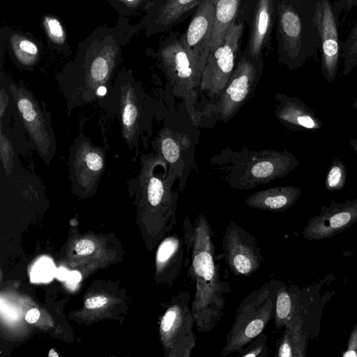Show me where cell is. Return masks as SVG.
I'll return each instance as SVG.
<instances>
[{"label": "cell", "mask_w": 357, "mask_h": 357, "mask_svg": "<svg viewBox=\"0 0 357 357\" xmlns=\"http://www.w3.org/2000/svg\"><path fill=\"white\" fill-rule=\"evenodd\" d=\"M183 232L184 267L195 285L191 310L197 331L208 333L215 329L224 317L230 285L216 261L214 231L206 218L199 215L192 222L186 217Z\"/></svg>", "instance_id": "obj_1"}, {"label": "cell", "mask_w": 357, "mask_h": 357, "mask_svg": "<svg viewBox=\"0 0 357 357\" xmlns=\"http://www.w3.org/2000/svg\"><path fill=\"white\" fill-rule=\"evenodd\" d=\"M316 0H279L276 39L279 60L289 70L301 67L308 59L317 61L321 51L316 24Z\"/></svg>", "instance_id": "obj_2"}, {"label": "cell", "mask_w": 357, "mask_h": 357, "mask_svg": "<svg viewBox=\"0 0 357 357\" xmlns=\"http://www.w3.org/2000/svg\"><path fill=\"white\" fill-rule=\"evenodd\" d=\"M280 284V282L271 280L241 301L221 351L222 356L244 348L274 319L276 294Z\"/></svg>", "instance_id": "obj_3"}, {"label": "cell", "mask_w": 357, "mask_h": 357, "mask_svg": "<svg viewBox=\"0 0 357 357\" xmlns=\"http://www.w3.org/2000/svg\"><path fill=\"white\" fill-rule=\"evenodd\" d=\"M190 301L188 291H178L169 301L161 318V340L168 357H190L196 346L195 319Z\"/></svg>", "instance_id": "obj_4"}, {"label": "cell", "mask_w": 357, "mask_h": 357, "mask_svg": "<svg viewBox=\"0 0 357 357\" xmlns=\"http://www.w3.org/2000/svg\"><path fill=\"white\" fill-rule=\"evenodd\" d=\"M245 24V18L240 12L222 43L208 55L200 86L209 95L221 93L228 82L241 53Z\"/></svg>", "instance_id": "obj_5"}, {"label": "cell", "mask_w": 357, "mask_h": 357, "mask_svg": "<svg viewBox=\"0 0 357 357\" xmlns=\"http://www.w3.org/2000/svg\"><path fill=\"white\" fill-rule=\"evenodd\" d=\"M10 93L34 148L48 164L56 151L55 137L49 116L33 94L22 84L10 85Z\"/></svg>", "instance_id": "obj_6"}, {"label": "cell", "mask_w": 357, "mask_h": 357, "mask_svg": "<svg viewBox=\"0 0 357 357\" xmlns=\"http://www.w3.org/2000/svg\"><path fill=\"white\" fill-rule=\"evenodd\" d=\"M222 243L227 268L236 277H250L261 268L263 256L257 238L237 223L228 224Z\"/></svg>", "instance_id": "obj_7"}, {"label": "cell", "mask_w": 357, "mask_h": 357, "mask_svg": "<svg viewBox=\"0 0 357 357\" xmlns=\"http://www.w3.org/2000/svg\"><path fill=\"white\" fill-rule=\"evenodd\" d=\"M159 60L176 85L190 89L201 82L205 65L185 47L178 33H172L160 44Z\"/></svg>", "instance_id": "obj_8"}, {"label": "cell", "mask_w": 357, "mask_h": 357, "mask_svg": "<svg viewBox=\"0 0 357 357\" xmlns=\"http://www.w3.org/2000/svg\"><path fill=\"white\" fill-rule=\"evenodd\" d=\"M279 0H243L241 9L248 25L245 50L256 61H262L264 52L271 46L276 24Z\"/></svg>", "instance_id": "obj_9"}, {"label": "cell", "mask_w": 357, "mask_h": 357, "mask_svg": "<svg viewBox=\"0 0 357 357\" xmlns=\"http://www.w3.org/2000/svg\"><path fill=\"white\" fill-rule=\"evenodd\" d=\"M262 61H256L244 50L227 83L220 101V112L224 119L235 112L248 97L260 76Z\"/></svg>", "instance_id": "obj_10"}, {"label": "cell", "mask_w": 357, "mask_h": 357, "mask_svg": "<svg viewBox=\"0 0 357 357\" xmlns=\"http://www.w3.org/2000/svg\"><path fill=\"white\" fill-rule=\"evenodd\" d=\"M357 223V197L344 203L332 201L322 206L304 227L302 234L309 241L322 240L338 234Z\"/></svg>", "instance_id": "obj_11"}, {"label": "cell", "mask_w": 357, "mask_h": 357, "mask_svg": "<svg viewBox=\"0 0 357 357\" xmlns=\"http://www.w3.org/2000/svg\"><path fill=\"white\" fill-rule=\"evenodd\" d=\"M316 24L321 46V71L329 84L336 79L340 47L336 15L330 0H316Z\"/></svg>", "instance_id": "obj_12"}, {"label": "cell", "mask_w": 357, "mask_h": 357, "mask_svg": "<svg viewBox=\"0 0 357 357\" xmlns=\"http://www.w3.org/2000/svg\"><path fill=\"white\" fill-rule=\"evenodd\" d=\"M72 184L89 189L99 183L105 166V154L85 137L77 139L72 147L69 161Z\"/></svg>", "instance_id": "obj_13"}, {"label": "cell", "mask_w": 357, "mask_h": 357, "mask_svg": "<svg viewBox=\"0 0 357 357\" xmlns=\"http://www.w3.org/2000/svg\"><path fill=\"white\" fill-rule=\"evenodd\" d=\"M111 92L117 102L123 137L131 149L139 133L142 114L139 89L131 78L121 75Z\"/></svg>", "instance_id": "obj_14"}, {"label": "cell", "mask_w": 357, "mask_h": 357, "mask_svg": "<svg viewBox=\"0 0 357 357\" xmlns=\"http://www.w3.org/2000/svg\"><path fill=\"white\" fill-rule=\"evenodd\" d=\"M214 10V0H203L181 33L185 47L204 65L210 52Z\"/></svg>", "instance_id": "obj_15"}, {"label": "cell", "mask_w": 357, "mask_h": 357, "mask_svg": "<svg viewBox=\"0 0 357 357\" xmlns=\"http://www.w3.org/2000/svg\"><path fill=\"white\" fill-rule=\"evenodd\" d=\"M203 0H162L144 20L148 36L169 31L191 15Z\"/></svg>", "instance_id": "obj_16"}, {"label": "cell", "mask_w": 357, "mask_h": 357, "mask_svg": "<svg viewBox=\"0 0 357 357\" xmlns=\"http://www.w3.org/2000/svg\"><path fill=\"white\" fill-rule=\"evenodd\" d=\"M184 247L183 238L173 234L166 237L158 248V269L163 281L169 284L174 285L184 266Z\"/></svg>", "instance_id": "obj_17"}, {"label": "cell", "mask_w": 357, "mask_h": 357, "mask_svg": "<svg viewBox=\"0 0 357 357\" xmlns=\"http://www.w3.org/2000/svg\"><path fill=\"white\" fill-rule=\"evenodd\" d=\"M281 104L277 115L280 121L294 130H317L322 127V123L314 110L303 100L284 95L280 97Z\"/></svg>", "instance_id": "obj_18"}, {"label": "cell", "mask_w": 357, "mask_h": 357, "mask_svg": "<svg viewBox=\"0 0 357 357\" xmlns=\"http://www.w3.org/2000/svg\"><path fill=\"white\" fill-rule=\"evenodd\" d=\"M301 194L302 190L298 187H276L252 195L245 203L264 211H284L298 201Z\"/></svg>", "instance_id": "obj_19"}, {"label": "cell", "mask_w": 357, "mask_h": 357, "mask_svg": "<svg viewBox=\"0 0 357 357\" xmlns=\"http://www.w3.org/2000/svg\"><path fill=\"white\" fill-rule=\"evenodd\" d=\"M149 165V164H148ZM145 164L139 175V184L145 192L146 201L153 208L161 206L171 216L176 218V204L171 195L166 193L162 180L153 174L150 166Z\"/></svg>", "instance_id": "obj_20"}, {"label": "cell", "mask_w": 357, "mask_h": 357, "mask_svg": "<svg viewBox=\"0 0 357 357\" xmlns=\"http://www.w3.org/2000/svg\"><path fill=\"white\" fill-rule=\"evenodd\" d=\"M243 1V0H214V20L209 54L222 43L227 31L237 19Z\"/></svg>", "instance_id": "obj_21"}, {"label": "cell", "mask_w": 357, "mask_h": 357, "mask_svg": "<svg viewBox=\"0 0 357 357\" xmlns=\"http://www.w3.org/2000/svg\"><path fill=\"white\" fill-rule=\"evenodd\" d=\"M283 335L278 341L275 356H303L305 351L302 322L295 314L284 327Z\"/></svg>", "instance_id": "obj_22"}, {"label": "cell", "mask_w": 357, "mask_h": 357, "mask_svg": "<svg viewBox=\"0 0 357 357\" xmlns=\"http://www.w3.org/2000/svg\"><path fill=\"white\" fill-rule=\"evenodd\" d=\"M294 294L285 284H280L277 290L275 305V329L284 327L291 317L296 314Z\"/></svg>", "instance_id": "obj_23"}, {"label": "cell", "mask_w": 357, "mask_h": 357, "mask_svg": "<svg viewBox=\"0 0 357 357\" xmlns=\"http://www.w3.org/2000/svg\"><path fill=\"white\" fill-rule=\"evenodd\" d=\"M12 45L14 55L24 66L33 65L38 58V47L31 40L19 37L13 40Z\"/></svg>", "instance_id": "obj_24"}, {"label": "cell", "mask_w": 357, "mask_h": 357, "mask_svg": "<svg viewBox=\"0 0 357 357\" xmlns=\"http://www.w3.org/2000/svg\"><path fill=\"white\" fill-rule=\"evenodd\" d=\"M347 170L338 158H333L326 174L324 188L329 192L342 190L347 182Z\"/></svg>", "instance_id": "obj_25"}, {"label": "cell", "mask_w": 357, "mask_h": 357, "mask_svg": "<svg viewBox=\"0 0 357 357\" xmlns=\"http://www.w3.org/2000/svg\"><path fill=\"white\" fill-rule=\"evenodd\" d=\"M269 353L267 345V336L261 333L244 348L237 352L240 357H265Z\"/></svg>", "instance_id": "obj_26"}, {"label": "cell", "mask_w": 357, "mask_h": 357, "mask_svg": "<svg viewBox=\"0 0 357 357\" xmlns=\"http://www.w3.org/2000/svg\"><path fill=\"white\" fill-rule=\"evenodd\" d=\"M43 24L52 41L57 45H62L66 41V34L60 22L55 17L47 16Z\"/></svg>", "instance_id": "obj_27"}, {"label": "cell", "mask_w": 357, "mask_h": 357, "mask_svg": "<svg viewBox=\"0 0 357 357\" xmlns=\"http://www.w3.org/2000/svg\"><path fill=\"white\" fill-rule=\"evenodd\" d=\"M160 148L165 159L169 163L173 164L177 161L180 155V149L172 137H164L161 141Z\"/></svg>", "instance_id": "obj_28"}, {"label": "cell", "mask_w": 357, "mask_h": 357, "mask_svg": "<svg viewBox=\"0 0 357 357\" xmlns=\"http://www.w3.org/2000/svg\"><path fill=\"white\" fill-rule=\"evenodd\" d=\"M54 266L52 261L45 259L43 261H38L33 269L32 275L33 278L39 281H47L51 280L53 274Z\"/></svg>", "instance_id": "obj_29"}, {"label": "cell", "mask_w": 357, "mask_h": 357, "mask_svg": "<svg viewBox=\"0 0 357 357\" xmlns=\"http://www.w3.org/2000/svg\"><path fill=\"white\" fill-rule=\"evenodd\" d=\"M95 250V244L89 239L81 240L75 245L76 252L80 255H87Z\"/></svg>", "instance_id": "obj_30"}, {"label": "cell", "mask_w": 357, "mask_h": 357, "mask_svg": "<svg viewBox=\"0 0 357 357\" xmlns=\"http://www.w3.org/2000/svg\"><path fill=\"white\" fill-rule=\"evenodd\" d=\"M354 6H357V0H336L333 8L335 13L339 14L342 11H349Z\"/></svg>", "instance_id": "obj_31"}, {"label": "cell", "mask_w": 357, "mask_h": 357, "mask_svg": "<svg viewBox=\"0 0 357 357\" xmlns=\"http://www.w3.org/2000/svg\"><path fill=\"white\" fill-rule=\"evenodd\" d=\"M107 302V298L104 296L91 297L85 301V307L88 309L98 308L105 305Z\"/></svg>", "instance_id": "obj_32"}, {"label": "cell", "mask_w": 357, "mask_h": 357, "mask_svg": "<svg viewBox=\"0 0 357 357\" xmlns=\"http://www.w3.org/2000/svg\"><path fill=\"white\" fill-rule=\"evenodd\" d=\"M357 327V325H356ZM357 350V328L356 326L354 328L353 332L351 334V337L349 342V347L343 354V356H356V352Z\"/></svg>", "instance_id": "obj_33"}, {"label": "cell", "mask_w": 357, "mask_h": 357, "mask_svg": "<svg viewBox=\"0 0 357 357\" xmlns=\"http://www.w3.org/2000/svg\"><path fill=\"white\" fill-rule=\"evenodd\" d=\"M40 315V312L37 308H32L29 310L25 316L26 321L29 324H33L36 322Z\"/></svg>", "instance_id": "obj_34"}, {"label": "cell", "mask_w": 357, "mask_h": 357, "mask_svg": "<svg viewBox=\"0 0 357 357\" xmlns=\"http://www.w3.org/2000/svg\"><path fill=\"white\" fill-rule=\"evenodd\" d=\"M81 279V275L77 271L69 272L67 280L71 283H76Z\"/></svg>", "instance_id": "obj_35"}, {"label": "cell", "mask_w": 357, "mask_h": 357, "mask_svg": "<svg viewBox=\"0 0 357 357\" xmlns=\"http://www.w3.org/2000/svg\"><path fill=\"white\" fill-rule=\"evenodd\" d=\"M69 271L64 268H60L57 270L56 277L60 280H66L68 278Z\"/></svg>", "instance_id": "obj_36"}, {"label": "cell", "mask_w": 357, "mask_h": 357, "mask_svg": "<svg viewBox=\"0 0 357 357\" xmlns=\"http://www.w3.org/2000/svg\"><path fill=\"white\" fill-rule=\"evenodd\" d=\"M349 142L351 146L354 150L356 155L357 157V139H350L349 140Z\"/></svg>", "instance_id": "obj_37"}, {"label": "cell", "mask_w": 357, "mask_h": 357, "mask_svg": "<svg viewBox=\"0 0 357 357\" xmlns=\"http://www.w3.org/2000/svg\"><path fill=\"white\" fill-rule=\"evenodd\" d=\"M49 357H58V354L54 350L51 349L48 354Z\"/></svg>", "instance_id": "obj_38"}, {"label": "cell", "mask_w": 357, "mask_h": 357, "mask_svg": "<svg viewBox=\"0 0 357 357\" xmlns=\"http://www.w3.org/2000/svg\"><path fill=\"white\" fill-rule=\"evenodd\" d=\"M352 108L357 110V96L356 97V98L353 102Z\"/></svg>", "instance_id": "obj_39"}, {"label": "cell", "mask_w": 357, "mask_h": 357, "mask_svg": "<svg viewBox=\"0 0 357 357\" xmlns=\"http://www.w3.org/2000/svg\"><path fill=\"white\" fill-rule=\"evenodd\" d=\"M109 1H112V0H109Z\"/></svg>", "instance_id": "obj_40"}]
</instances>
